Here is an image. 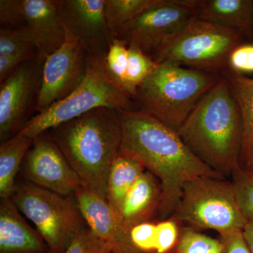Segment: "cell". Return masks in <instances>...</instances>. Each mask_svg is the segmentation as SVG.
Here are the masks:
<instances>
[{"mask_svg":"<svg viewBox=\"0 0 253 253\" xmlns=\"http://www.w3.org/2000/svg\"><path fill=\"white\" fill-rule=\"evenodd\" d=\"M239 33L196 17L151 56L157 63L222 73L229 54L243 43Z\"/></svg>","mask_w":253,"mask_h":253,"instance_id":"cell-7","label":"cell"},{"mask_svg":"<svg viewBox=\"0 0 253 253\" xmlns=\"http://www.w3.org/2000/svg\"><path fill=\"white\" fill-rule=\"evenodd\" d=\"M128 56L127 44L117 38H113L105 59L110 74L123 89L126 83Z\"/></svg>","mask_w":253,"mask_h":253,"instance_id":"cell-26","label":"cell"},{"mask_svg":"<svg viewBox=\"0 0 253 253\" xmlns=\"http://www.w3.org/2000/svg\"><path fill=\"white\" fill-rule=\"evenodd\" d=\"M86 67V50L66 31L62 45L44 61L37 112H42L76 90L85 77Z\"/></svg>","mask_w":253,"mask_h":253,"instance_id":"cell-12","label":"cell"},{"mask_svg":"<svg viewBox=\"0 0 253 253\" xmlns=\"http://www.w3.org/2000/svg\"><path fill=\"white\" fill-rule=\"evenodd\" d=\"M146 170L140 161L128 155L118 153L110 169L106 201L119 211L129 190Z\"/></svg>","mask_w":253,"mask_h":253,"instance_id":"cell-19","label":"cell"},{"mask_svg":"<svg viewBox=\"0 0 253 253\" xmlns=\"http://www.w3.org/2000/svg\"><path fill=\"white\" fill-rule=\"evenodd\" d=\"M74 197L87 227L109 246L111 252L141 253L131 241L130 230L106 199L83 187Z\"/></svg>","mask_w":253,"mask_h":253,"instance_id":"cell-15","label":"cell"},{"mask_svg":"<svg viewBox=\"0 0 253 253\" xmlns=\"http://www.w3.org/2000/svg\"><path fill=\"white\" fill-rule=\"evenodd\" d=\"M104 241L86 227L75 236L65 253H111Z\"/></svg>","mask_w":253,"mask_h":253,"instance_id":"cell-29","label":"cell"},{"mask_svg":"<svg viewBox=\"0 0 253 253\" xmlns=\"http://www.w3.org/2000/svg\"><path fill=\"white\" fill-rule=\"evenodd\" d=\"M128 65L124 91L133 99L136 91L149 77L158 63L142 50L134 46H128Z\"/></svg>","mask_w":253,"mask_h":253,"instance_id":"cell-23","label":"cell"},{"mask_svg":"<svg viewBox=\"0 0 253 253\" xmlns=\"http://www.w3.org/2000/svg\"><path fill=\"white\" fill-rule=\"evenodd\" d=\"M34 139L17 134L0 145V198H11L16 176Z\"/></svg>","mask_w":253,"mask_h":253,"instance_id":"cell-21","label":"cell"},{"mask_svg":"<svg viewBox=\"0 0 253 253\" xmlns=\"http://www.w3.org/2000/svg\"><path fill=\"white\" fill-rule=\"evenodd\" d=\"M196 17L253 39V0H193Z\"/></svg>","mask_w":253,"mask_h":253,"instance_id":"cell-18","label":"cell"},{"mask_svg":"<svg viewBox=\"0 0 253 253\" xmlns=\"http://www.w3.org/2000/svg\"><path fill=\"white\" fill-rule=\"evenodd\" d=\"M226 69L238 74L253 73V43H241L231 51Z\"/></svg>","mask_w":253,"mask_h":253,"instance_id":"cell-30","label":"cell"},{"mask_svg":"<svg viewBox=\"0 0 253 253\" xmlns=\"http://www.w3.org/2000/svg\"><path fill=\"white\" fill-rule=\"evenodd\" d=\"M181 224L171 217L156 222L154 248L150 253H168L172 251L180 237Z\"/></svg>","mask_w":253,"mask_h":253,"instance_id":"cell-28","label":"cell"},{"mask_svg":"<svg viewBox=\"0 0 253 253\" xmlns=\"http://www.w3.org/2000/svg\"><path fill=\"white\" fill-rule=\"evenodd\" d=\"M161 183L149 171L145 170L129 190L118 213L125 225L131 230L134 226L154 221L161 204Z\"/></svg>","mask_w":253,"mask_h":253,"instance_id":"cell-17","label":"cell"},{"mask_svg":"<svg viewBox=\"0 0 253 253\" xmlns=\"http://www.w3.org/2000/svg\"><path fill=\"white\" fill-rule=\"evenodd\" d=\"M38 51H26L10 55H0V83L4 81L18 66L34 57Z\"/></svg>","mask_w":253,"mask_h":253,"instance_id":"cell-32","label":"cell"},{"mask_svg":"<svg viewBox=\"0 0 253 253\" xmlns=\"http://www.w3.org/2000/svg\"><path fill=\"white\" fill-rule=\"evenodd\" d=\"M46 132L79 176L83 188L106 199L110 169L122 141L117 111L98 108Z\"/></svg>","mask_w":253,"mask_h":253,"instance_id":"cell-3","label":"cell"},{"mask_svg":"<svg viewBox=\"0 0 253 253\" xmlns=\"http://www.w3.org/2000/svg\"><path fill=\"white\" fill-rule=\"evenodd\" d=\"M49 249L11 198L0 201V253H47Z\"/></svg>","mask_w":253,"mask_h":253,"instance_id":"cell-16","label":"cell"},{"mask_svg":"<svg viewBox=\"0 0 253 253\" xmlns=\"http://www.w3.org/2000/svg\"><path fill=\"white\" fill-rule=\"evenodd\" d=\"M36 50L38 49L31 38L23 30L0 27V55H10Z\"/></svg>","mask_w":253,"mask_h":253,"instance_id":"cell-27","label":"cell"},{"mask_svg":"<svg viewBox=\"0 0 253 253\" xmlns=\"http://www.w3.org/2000/svg\"><path fill=\"white\" fill-rule=\"evenodd\" d=\"M47 253H51V251H49V252H48Z\"/></svg>","mask_w":253,"mask_h":253,"instance_id":"cell-36","label":"cell"},{"mask_svg":"<svg viewBox=\"0 0 253 253\" xmlns=\"http://www.w3.org/2000/svg\"></svg>","mask_w":253,"mask_h":253,"instance_id":"cell-37","label":"cell"},{"mask_svg":"<svg viewBox=\"0 0 253 253\" xmlns=\"http://www.w3.org/2000/svg\"><path fill=\"white\" fill-rule=\"evenodd\" d=\"M196 17L192 0H155L144 12L115 36L151 57L166 42Z\"/></svg>","mask_w":253,"mask_h":253,"instance_id":"cell-10","label":"cell"},{"mask_svg":"<svg viewBox=\"0 0 253 253\" xmlns=\"http://www.w3.org/2000/svg\"><path fill=\"white\" fill-rule=\"evenodd\" d=\"M46 58L38 54L0 83V142L19 134L37 111Z\"/></svg>","mask_w":253,"mask_h":253,"instance_id":"cell-9","label":"cell"},{"mask_svg":"<svg viewBox=\"0 0 253 253\" xmlns=\"http://www.w3.org/2000/svg\"><path fill=\"white\" fill-rule=\"evenodd\" d=\"M242 168L248 174L253 176V142L252 146H251L249 157H248L247 161H246L244 167Z\"/></svg>","mask_w":253,"mask_h":253,"instance_id":"cell-35","label":"cell"},{"mask_svg":"<svg viewBox=\"0 0 253 253\" xmlns=\"http://www.w3.org/2000/svg\"><path fill=\"white\" fill-rule=\"evenodd\" d=\"M220 240L201 234L181 224L180 237L173 253H221Z\"/></svg>","mask_w":253,"mask_h":253,"instance_id":"cell-24","label":"cell"},{"mask_svg":"<svg viewBox=\"0 0 253 253\" xmlns=\"http://www.w3.org/2000/svg\"><path fill=\"white\" fill-rule=\"evenodd\" d=\"M243 234L250 251L253 253V224H247L243 230Z\"/></svg>","mask_w":253,"mask_h":253,"instance_id":"cell-34","label":"cell"},{"mask_svg":"<svg viewBox=\"0 0 253 253\" xmlns=\"http://www.w3.org/2000/svg\"><path fill=\"white\" fill-rule=\"evenodd\" d=\"M21 172L25 181L65 197L74 196L83 187L79 176L47 132L34 139Z\"/></svg>","mask_w":253,"mask_h":253,"instance_id":"cell-13","label":"cell"},{"mask_svg":"<svg viewBox=\"0 0 253 253\" xmlns=\"http://www.w3.org/2000/svg\"><path fill=\"white\" fill-rule=\"evenodd\" d=\"M0 25L26 32L45 58L59 49L66 38L57 0H1Z\"/></svg>","mask_w":253,"mask_h":253,"instance_id":"cell-11","label":"cell"},{"mask_svg":"<svg viewBox=\"0 0 253 253\" xmlns=\"http://www.w3.org/2000/svg\"><path fill=\"white\" fill-rule=\"evenodd\" d=\"M122 128L120 153L136 158L161 183L159 221L172 217L183 188L199 177L225 179L199 159L177 131L140 110L117 111Z\"/></svg>","mask_w":253,"mask_h":253,"instance_id":"cell-1","label":"cell"},{"mask_svg":"<svg viewBox=\"0 0 253 253\" xmlns=\"http://www.w3.org/2000/svg\"><path fill=\"white\" fill-rule=\"evenodd\" d=\"M221 73L158 63L136 91L133 101L173 130L179 131L205 95L220 81Z\"/></svg>","mask_w":253,"mask_h":253,"instance_id":"cell-4","label":"cell"},{"mask_svg":"<svg viewBox=\"0 0 253 253\" xmlns=\"http://www.w3.org/2000/svg\"><path fill=\"white\" fill-rule=\"evenodd\" d=\"M230 177L240 210L248 224H253V176L239 167L233 171Z\"/></svg>","mask_w":253,"mask_h":253,"instance_id":"cell-25","label":"cell"},{"mask_svg":"<svg viewBox=\"0 0 253 253\" xmlns=\"http://www.w3.org/2000/svg\"><path fill=\"white\" fill-rule=\"evenodd\" d=\"M104 6L105 0H57L64 29L81 42L87 54L106 58L114 38Z\"/></svg>","mask_w":253,"mask_h":253,"instance_id":"cell-14","label":"cell"},{"mask_svg":"<svg viewBox=\"0 0 253 253\" xmlns=\"http://www.w3.org/2000/svg\"><path fill=\"white\" fill-rule=\"evenodd\" d=\"M156 234V221L139 224L130 230L131 241L141 253H150L152 251Z\"/></svg>","mask_w":253,"mask_h":253,"instance_id":"cell-31","label":"cell"},{"mask_svg":"<svg viewBox=\"0 0 253 253\" xmlns=\"http://www.w3.org/2000/svg\"><path fill=\"white\" fill-rule=\"evenodd\" d=\"M237 101L244 123L241 166L244 167L253 142V79L226 69L221 73Z\"/></svg>","mask_w":253,"mask_h":253,"instance_id":"cell-20","label":"cell"},{"mask_svg":"<svg viewBox=\"0 0 253 253\" xmlns=\"http://www.w3.org/2000/svg\"><path fill=\"white\" fill-rule=\"evenodd\" d=\"M178 134L196 157L223 177L241 167L242 115L225 78L205 95Z\"/></svg>","mask_w":253,"mask_h":253,"instance_id":"cell-2","label":"cell"},{"mask_svg":"<svg viewBox=\"0 0 253 253\" xmlns=\"http://www.w3.org/2000/svg\"><path fill=\"white\" fill-rule=\"evenodd\" d=\"M222 250L221 253H251L246 241L243 231L220 236Z\"/></svg>","mask_w":253,"mask_h":253,"instance_id":"cell-33","label":"cell"},{"mask_svg":"<svg viewBox=\"0 0 253 253\" xmlns=\"http://www.w3.org/2000/svg\"><path fill=\"white\" fill-rule=\"evenodd\" d=\"M103 107L116 111L137 109L133 99L110 74L105 58L87 54L85 77L77 89L37 113L19 134L34 139L55 126Z\"/></svg>","mask_w":253,"mask_h":253,"instance_id":"cell-5","label":"cell"},{"mask_svg":"<svg viewBox=\"0 0 253 253\" xmlns=\"http://www.w3.org/2000/svg\"><path fill=\"white\" fill-rule=\"evenodd\" d=\"M155 0H105L106 22L113 38L117 32L137 17Z\"/></svg>","mask_w":253,"mask_h":253,"instance_id":"cell-22","label":"cell"},{"mask_svg":"<svg viewBox=\"0 0 253 253\" xmlns=\"http://www.w3.org/2000/svg\"><path fill=\"white\" fill-rule=\"evenodd\" d=\"M36 226L51 253H65L78 232L87 227L76 199L18 179L11 197Z\"/></svg>","mask_w":253,"mask_h":253,"instance_id":"cell-6","label":"cell"},{"mask_svg":"<svg viewBox=\"0 0 253 253\" xmlns=\"http://www.w3.org/2000/svg\"><path fill=\"white\" fill-rule=\"evenodd\" d=\"M194 229H211L219 236L243 231L247 225L231 181L199 177L186 183L172 217Z\"/></svg>","mask_w":253,"mask_h":253,"instance_id":"cell-8","label":"cell"}]
</instances>
